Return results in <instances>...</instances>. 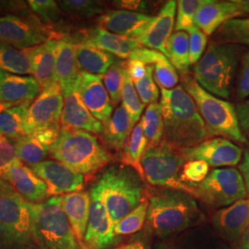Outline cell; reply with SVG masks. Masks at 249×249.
<instances>
[{
  "label": "cell",
  "instance_id": "6da1fadb",
  "mask_svg": "<svg viewBox=\"0 0 249 249\" xmlns=\"http://www.w3.org/2000/svg\"><path fill=\"white\" fill-rule=\"evenodd\" d=\"M163 119L162 142L178 149L192 148L209 140L210 134L196 105L182 85L160 89Z\"/></svg>",
  "mask_w": 249,
  "mask_h": 249
},
{
  "label": "cell",
  "instance_id": "7a4b0ae2",
  "mask_svg": "<svg viewBox=\"0 0 249 249\" xmlns=\"http://www.w3.org/2000/svg\"><path fill=\"white\" fill-rule=\"evenodd\" d=\"M201 219L194 196L185 192L164 188L148 199L147 223L161 238L179 233Z\"/></svg>",
  "mask_w": 249,
  "mask_h": 249
},
{
  "label": "cell",
  "instance_id": "3957f363",
  "mask_svg": "<svg viewBox=\"0 0 249 249\" xmlns=\"http://www.w3.org/2000/svg\"><path fill=\"white\" fill-rule=\"evenodd\" d=\"M143 180L127 165H112L91 186L97 190L114 225L146 199Z\"/></svg>",
  "mask_w": 249,
  "mask_h": 249
},
{
  "label": "cell",
  "instance_id": "277c9868",
  "mask_svg": "<svg viewBox=\"0 0 249 249\" xmlns=\"http://www.w3.org/2000/svg\"><path fill=\"white\" fill-rule=\"evenodd\" d=\"M49 154L83 176L98 172L111 160V155L94 135L62 127L57 140L49 146Z\"/></svg>",
  "mask_w": 249,
  "mask_h": 249
},
{
  "label": "cell",
  "instance_id": "5b68a950",
  "mask_svg": "<svg viewBox=\"0 0 249 249\" xmlns=\"http://www.w3.org/2000/svg\"><path fill=\"white\" fill-rule=\"evenodd\" d=\"M0 249H40L29 203L0 178Z\"/></svg>",
  "mask_w": 249,
  "mask_h": 249
},
{
  "label": "cell",
  "instance_id": "8992f818",
  "mask_svg": "<svg viewBox=\"0 0 249 249\" xmlns=\"http://www.w3.org/2000/svg\"><path fill=\"white\" fill-rule=\"evenodd\" d=\"M182 87L193 99L210 137L221 136L236 142H248L232 104L208 92L188 75H183Z\"/></svg>",
  "mask_w": 249,
  "mask_h": 249
},
{
  "label": "cell",
  "instance_id": "52a82bcc",
  "mask_svg": "<svg viewBox=\"0 0 249 249\" xmlns=\"http://www.w3.org/2000/svg\"><path fill=\"white\" fill-rule=\"evenodd\" d=\"M29 208L40 249H80L63 211L62 196L49 197L40 204L29 203Z\"/></svg>",
  "mask_w": 249,
  "mask_h": 249
},
{
  "label": "cell",
  "instance_id": "ba28073f",
  "mask_svg": "<svg viewBox=\"0 0 249 249\" xmlns=\"http://www.w3.org/2000/svg\"><path fill=\"white\" fill-rule=\"evenodd\" d=\"M237 65L238 56L232 45L212 44L194 65L193 78L208 92L228 99Z\"/></svg>",
  "mask_w": 249,
  "mask_h": 249
},
{
  "label": "cell",
  "instance_id": "9c48e42d",
  "mask_svg": "<svg viewBox=\"0 0 249 249\" xmlns=\"http://www.w3.org/2000/svg\"><path fill=\"white\" fill-rule=\"evenodd\" d=\"M186 160L180 150L164 142L147 148L142 160L144 179L154 187H164L187 193L192 196V188L180 179V172Z\"/></svg>",
  "mask_w": 249,
  "mask_h": 249
},
{
  "label": "cell",
  "instance_id": "30bf717a",
  "mask_svg": "<svg viewBox=\"0 0 249 249\" xmlns=\"http://www.w3.org/2000/svg\"><path fill=\"white\" fill-rule=\"evenodd\" d=\"M190 187L192 196L212 208L223 209L249 196L240 171L232 167L212 170L202 182Z\"/></svg>",
  "mask_w": 249,
  "mask_h": 249
},
{
  "label": "cell",
  "instance_id": "8fae6325",
  "mask_svg": "<svg viewBox=\"0 0 249 249\" xmlns=\"http://www.w3.org/2000/svg\"><path fill=\"white\" fill-rule=\"evenodd\" d=\"M63 108L64 97L59 83L41 90L29 107L24 127L25 135L61 128Z\"/></svg>",
  "mask_w": 249,
  "mask_h": 249
},
{
  "label": "cell",
  "instance_id": "7c38bea8",
  "mask_svg": "<svg viewBox=\"0 0 249 249\" xmlns=\"http://www.w3.org/2000/svg\"><path fill=\"white\" fill-rule=\"evenodd\" d=\"M48 30L39 19L14 14L0 17V44L18 49L32 48L50 40Z\"/></svg>",
  "mask_w": 249,
  "mask_h": 249
},
{
  "label": "cell",
  "instance_id": "4fadbf2b",
  "mask_svg": "<svg viewBox=\"0 0 249 249\" xmlns=\"http://www.w3.org/2000/svg\"><path fill=\"white\" fill-rule=\"evenodd\" d=\"M89 196V221L83 243L91 249H111L118 243L115 225L97 190L93 187H90Z\"/></svg>",
  "mask_w": 249,
  "mask_h": 249
},
{
  "label": "cell",
  "instance_id": "5bb4252c",
  "mask_svg": "<svg viewBox=\"0 0 249 249\" xmlns=\"http://www.w3.org/2000/svg\"><path fill=\"white\" fill-rule=\"evenodd\" d=\"M180 152L186 161L203 160L213 167L235 166L243 157L240 147L224 138L209 139L195 147L182 149Z\"/></svg>",
  "mask_w": 249,
  "mask_h": 249
},
{
  "label": "cell",
  "instance_id": "9a60e30c",
  "mask_svg": "<svg viewBox=\"0 0 249 249\" xmlns=\"http://www.w3.org/2000/svg\"><path fill=\"white\" fill-rule=\"evenodd\" d=\"M30 167L46 184L48 198L81 191L84 187V176L60 161L45 160Z\"/></svg>",
  "mask_w": 249,
  "mask_h": 249
},
{
  "label": "cell",
  "instance_id": "2e32d148",
  "mask_svg": "<svg viewBox=\"0 0 249 249\" xmlns=\"http://www.w3.org/2000/svg\"><path fill=\"white\" fill-rule=\"evenodd\" d=\"M249 14V0H206L197 12L196 26L211 36L225 22Z\"/></svg>",
  "mask_w": 249,
  "mask_h": 249
},
{
  "label": "cell",
  "instance_id": "e0dca14e",
  "mask_svg": "<svg viewBox=\"0 0 249 249\" xmlns=\"http://www.w3.org/2000/svg\"><path fill=\"white\" fill-rule=\"evenodd\" d=\"M76 89L91 115L101 123L106 124L113 115L114 106L103 83L102 76L80 71L76 81Z\"/></svg>",
  "mask_w": 249,
  "mask_h": 249
},
{
  "label": "cell",
  "instance_id": "ac0fdd59",
  "mask_svg": "<svg viewBox=\"0 0 249 249\" xmlns=\"http://www.w3.org/2000/svg\"><path fill=\"white\" fill-rule=\"evenodd\" d=\"M177 7V1H167L136 40L143 47L159 51L167 57V45L170 37L173 35V30L176 26Z\"/></svg>",
  "mask_w": 249,
  "mask_h": 249
},
{
  "label": "cell",
  "instance_id": "d6986e66",
  "mask_svg": "<svg viewBox=\"0 0 249 249\" xmlns=\"http://www.w3.org/2000/svg\"><path fill=\"white\" fill-rule=\"evenodd\" d=\"M64 108L61 116V127L75 130H83L90 134H102L104 124L91 115L84 105L76 84L62 89Z\"/></svg>",
  "mask_w": 249,
  "mask_h": 249
},
{
  "label": "cell",
  "instance_id": "ffe728a7",
  "mask_svg": "<svg viewBox=\"0 0 249 249\" xmlns=\"http://www.w3.org/2000/svg\"><path fill=\"white\" fill-rule=\"evenodd\" d=\"M29 203L40 204L48 198L47 186L30 166L17 160L2 177Z\"/></svg>",
  "mask_w": 249,
  "mask_h": 249
},
{
  "label": "cell",
  "instance_id": "44dd1931",
  "mask_svg": "<svg viewBox=\"0 0 249 249\" xmlns=\"http://www.w3.org/2000/svg\"><path fill=\"white\" fill-rule=\"evenodd\" d=\"M154 16L124 9L108 10L99 16V27L116 36L136 38L150 24Z\"/></svg>",
  "mask_w": 249,
  "mask_h": 249
},
{
  "label": "cell",
  "instance_id": "7402d4cb",
  "mask_svg": "<svg viewBox=\"0 0 249 249\" xmlns=\"http://www.w3.org/2000/svg\"><path fill=\"white\" fill-rule=\"evenodd\" d=\"M213 223L226 239L239 243L249 229V197L217 211Z\"/></svg>",
  "mask_w": 249,
  "mask_h": 249
},
{
  "label": "cell",
  "instance_id": "603a6c76",
  "mask_svg": "<svg viewBox=\"0 0 249 249\" xmlns=\"http://www.w3.org/2000/svg\"><path fill=\"white\" fill-rule=\"evenodd\" d=\"M41 92L34 76H21L0 72V101L18 106L31 103Z\"/></svg>",
  "mask_w": 249,
  "mask_h": 249
},
{
  "label": "cell",
  "instance_id": "cb8c5ba5",
  "mask_svg": "<svg viewBox=\"0 0 249 249\" xmlns=\"http://www.w3.org/2000/svg\"><path fill=\"white\" fill-rule=\"evenodd\" d=\"M90 196L87 191H78L62 196V208L76 238L83 242L89 221Z\"/></svg>",
  "mask_w": 249,
  "mask_h": 249
},
{
  "label": "cell",
  "instance_id": "d4e9b609",
  "mask_svg": "<svg viewBox=\"0 0 249 249\" xmlns=\"http://www.w3.org/2000/svg\"><path fill=\"white\" fill-rule=\"evenodd\" d=\"M55 74L61 89L76 84L80 71L76 58L75 44L69 39L55 40Z\"/></svg>",
  "mask_w": 249,
  "mask_h": 249
},
{
  "label": "cell",
  "instance_id": "484cf974",
  "mask_svg": "<svg viewBox=\"0 0 249 249\" xmlns=\"http://www.w3.org/2000/svg\"><path fill=\"white\" fill-rule=\"evenodd\" d=\"M55 40L50 39L42 45L33 47V76L38 81L41 90L58 83L55 74Z\"/></svg>",
  "mask_w": 249,
  "mask_h": 249
},
{
  "label": "cell",
  "instance_id": "4316f807",
  "mask_svg": "<svg viewBox=\"0 0 249 249\" xmlns=\"http://www.w3.org/2000/svg\"><path fill=\"white\" fill-rule=\"evenodd\" d=\"M86 42L121 59H128L135 50L143 47L133 38L116 36L100 27L89 33Z\"/></svg>",
  "mask_w": 249,
  "mask_h": 249
},
{
  "label": "cell",
  "instance_id": "83f0119b",
  "mask_svg": "<svg viewBox=\"0 0 249 249\" xmlns=\"http://www.w3.org/2000/svg\"><path fill=\"white\" fill-rule=\"evenodd\" d=\"M75 52L80 71L103 76L117 61L116 57L106 51L84 41L75 45Z\"/></svg>",
  "mask_w": 249,
  "mask_h": 249
},
{
  "label": "cell",
  "instance_id": "f1b7e54d",
  "mask_svg": "<svg viewBox=\"0 0 249 249\" xmlns=\"http://www.w3.org/2000/svg\"><path fill=\"white\" fill-rule=\"evenodd\" d=\"M135 124L123 106L116 107L115 112L104 124V139L107 146L115 151L122 150L132 132Z\"/></svg>",
  "mask_w": 249,
  "mask_h": 249
},
{
  "label": "cell",
  "instance_id": "f546056e",
  "mask_svg": "<svg viewBox=\"0 0 249 249\" xmlns=\"http://www.w3.org/2000/svg\"><path fill=\"white\" fill-rule=\"evenodd\" d=\"M32 48L18 49L0 44V72L15 75H33Z\"/></svg>",
  "mask_w": 249,
  "mask_h": 249
},
{
  "label": "cell",
  "instance_id": "4dcf8cb0",
  "mask_svg": "<svg viewBox=\"0 0 249 249\" xmlns=\"http://www.w3.org/2000/svg\"><path fill=\"white\" fill-rule=\"evenodd\" d=\"M148 148V142L143 133L141 121L135 125L127 142L123 148L122 161L124 165L133 168L142 178L143 176L142 160L145 151Z\"/></svg>",
  "mask_w": 249,
  "mask_h": 249
},
{
  "label": "cell",
  "instance_id": "1f68e13d",
  "mask_svg": "<svg viewBox=\"0 0 249 249\" xmlns=\"http://www.w3.org/2000/svg\"><path fill=\"white\" fill-rule=\"evenodd\" d=\"M31 103L10 107L0 114V133L10 139L24 136L27 114Z\"/></svg>",
  "mask_w": 249,
  "mask_h": 249
},
{
  "label": "cell",
  "instance_id": "d6a6232c",
  "mask_svg": "<svg viewBox=\"0 0 249 249\" xmlns=\"http://www.w3.org/2000/svg\"><path fill=\"white\" fill-rule=\"evenodd\" d=\"M143 133L148 142V148L159 145L163 139V119L160 103L149 105L142 116Z\"/></svg>",
  "mask_w": 249,
  "mask_h": 249
},
{
  "label": "cell",
  "instance_id": "836d02e7",
  "mask_svg": "<svg viewBox=\"0 0 249 249\" xmlns=\"http://www.w3.org/2000/svg\"><path fill=\"white\" fill-rule=\"evenodd\" d=\"M18 160L30 166L44 161L49 155V147L33 135L20 136L14 140Z\"/></svg>",
  "mask_w": 249,
  "mask_h": 249
},
{
  "label": "cell",
  "instance_id": "e575fe53",
  "mask_svg": "<svg viewBox=\"0 0 249 249\" xmlns=\"http://www.w3.org/2000/svg\"><path fill=\"white\" fill-rule=\"evenodd\" d=\"M168 59L174 68L183 75L189 70V36L186 32H175L167 45Z\"/></svg>",
  "mask_w": 249,
  "mask_h": 249
},
{
  "label": "cell",
  "instance_id": "d590c367",
  "mask_svg": "<svg viewBox=\"0 0 249 249\" xmlns=\"http://www.w3.org/2000/svg\"><path fill=\"white\" fill-rule=\"evenodd\" d=\"M217 37L223 44L249 45V17L225 22L217 30Z\"/></svg>",
  "mask_w": 249,
  "mask_h": 249
},
{
  "label": "cell",
  "instance_id": "8d00e7d4",
  "mask_svg": "<svg viewBox=\"0 0 249 249\" xmlns=\"http://www.w3.org/2000/svg\"><path fill=\"white\" fill-rule=\"evenodd\" d=\"M64 13L72 18H89L106 12L103 2L95 0H62L57 2Z\"/></svg>",
  "mask_w": 249,
  "mask_h": 249
},
{
  "label": "cell",
  "instance_id": "74e56055",
  "mask_svg": "<svg viewBox=\"0 0 249 249\" xmlns=\"http://www.w3.org/2000/svg\"><path fill=\"white\" fill-rule=\"evenodd\" d=\"M121 102L122 106L130 116L132 123L136 124L137 122H139L141 116L142 115L145 105L140 98L134 86L133 81L126 71V69L124 70V80L121 91Z\"/></svg>",
  "mask_w": 249,
  "mask_h": 249
},
{
  "label": "cell",
  "instance_id": "f35d334b",
  "mask_svg": "<svg viewBox=\"0 0 249 249\" xmlns=\"http://www.w3.org/2000/svg\"><path fill=\"white\" fill-rule=\"evenodd\" d=\"M148 214V199H144L141 204L130 213L127 214L119 223L115 225V233L120 235L132 234L142 229L147 222Z\"/></svg>",
  "mask_w": 249,
  "mask_h": 249
},
{
  "label": "cell",
  "instance_id": "ab89813d",
  "mask_svg": "<svg viewBox=\"0 0 249 249\" xmlns=\"http://www.w3.org/2000/svg\"><path fill=\"white\" fill-rule=\"evenodd\" d=\"M206 0H179L178 2V16L176 18V32L188 33L196 26V18L198 10Z\"/></svg>",
  "mask_w": 249,
  "mask_h": 249
},
{
  "label": "cell",
  "instance_id": "60d3db41",
  "mask_svg": "<svg viewBox=\"0 0 249 249\" xmlns=\"http://www.w3.org/2000/svg\"><path fill=\"white\" fill-rule=\"evenodd\" d=\"M124 70L125 64L117 60L107 71V73L102 76L105 87L114 107L117 106L121 101V91L124 80Z\"/></svg>",
  "mask_w": 249,
  "mask_h": 249
},
{
  "label": "cell",
  "instance_id": "b9f144b4",
  "mask_svg": "<svg viewBox=\"0 0 249 249\" xmlns=\"http://www.w3.org/2000/svg\"><path fill=\"white\" fill-rule=\"evenodd\" d=\"M29 6L42 21L47 25L60 22L62 10L57 2L53 0H30Z\"/></svg>",
  "mask_w": 249,
  "mask_h": 249
},
{
  "label": "cell",
  "instance_id": "7bdbcfd3",
  "mask_svg": "<svg viewBox=\"0 0 249 249\" xmlns=\"http://www.w3.org/2000/svg\"><path fill=\"white\" fill-rule=\"evenodd\" d=\"M133 83L140 98L145 106L157 103L160 93L153 78V66L148 65L146 75L141 80H135Z\"/></svg>",
  "mask_w": 249,
  "mask_h": 249
},
{
  "label": "cell",
  "instance_id": "ee69618b",
  "mask_svg": "<svg viewBox=\"0 0 249 249\" xmlns=\"http://www.w3.org/2000/svg\"><path fill=\"white\" fill-rule=\"evenodd\" d=\"M153 78L160 89H172L178 87L179 82L177 70L168 58L153 65Z\"/></svg>",
  "mask_w": 249,
  "mask_h": 249
},
{
  "label": "cell",
  "instance_id": "f6af8a7d",
  "mask_svg": "<svg viewBox=\"0 0 249 249\" xmlns=\"http://www.w3.org/2000/svg\"><path fill=\"white\" fill-rule=\"evenodd\" d=\"M210 173V166L203 160H189L184 164L180 179L188 186L196 185L202 182Z\"/></svg>",
  "mask_w": 249,
  "mask_h": 249
},
{
  "label": "cell",
  "instance_id": "bcb514c9",
  "mask_svg": "<svg viewBox=\"0 0 249 249\" xmlns=\"http://www.w3.org/2000/svg\"><path fill=\"white\" fill-rule=\"evenodd\" d=\"M187 34L189 36V62L190 65H195L203 55L208 38L196 26L192 28Z\"/></svg>",
  "mask_w": 249,
  "mask_h": 249
},
{
  "label": "cell",
  "instance_id": "7dc6e473",
  "mask_svg": "<svg viewBox=\"0 0 249 249\" xmlns=\"http://www.w3.org/2000/svg\"><path fill=\"white\" fill-rule=\"evenodd\" d=\"M18 160L16 145L13 139L2 136L0 139V178H2Z\"/></svg>",
  "mask_w": 249,
  "mask_h": 249
},
{
  "label": "cell",
  "instance_id": "c3c4849f",
  "mask_svg": "<svg viewBox=\"0 0 249 249\" xmlns=\"http://www.w3.org/2000/svg\"><path fill=\"white\" fill-rule=\"evenodd\" d=\"M235 93L238 100H244L249 96V53L244 56Z\"/></svg>",
  "mask_w": 249,
  "mask_h": 249
},
{
  "label": "cell",
  "instance_id": "681fc988",
  "mask_svg": "<svg viewBox=\"0 0 249 249\" xmlns=\"http://www.w3.org/2000/svg\"><path fill=\"white\" fill-rule=\"evenodd\" d=\"M165 58H167V57L159 51L145 48V47H141V48L135 50L128 59L141 61V62L144 63L147 66L148 65L153 66L156 63L161 61Z\"/></svg>",
  "mask_w": 249,
  "mask_h": 249
},
{
  "label": "cell",
  "instance_id": "f907efd6",
  "mask_svg": "<svg viewBox=\"0 0 249 249\" xmlns=\"http://www.w3.org/2000/svg\"><path fill=\"white\" fill-rule=\"evenodd\" d=\"M235 111L242 132L249 134V100L238 104L235 107Z\"/></svg>",
  "mask_w": 249,
  "mask_h": 249
},
{
  "label": "cell",
  "instance_id": "816d5d0a",
  "mask_svg": "<svg viewBox=\"0 0 249 249\" xmlns=\"http://www.w3.org/2000/svg\"><path fill=\"white\" fill-rule=\"evenodd\" d=\"M125 69L132 81H135V80L142 79L143 77L146 75L147 65L138 60L128 59V61L125 65Z\"/></svg>",
  "mask_w": 249,
  "mask_h": 249
},
{
  "label": "cell",
  "instance_id": "f5cc1de1",
  "mask_svg": "<svg viewBox=\"0 0 249 249\" xmlns=\"http://www.w3.org/2000/svg\"><path fill=\"white\" fill-rule=\"evenodd\" d=\"M116 6L123 8L124 10H129L134 12L144 13L146 10V3L143 1H136V0H123V1H116Z\"/></svg>",
  "mask_w": 249,
  "mask_h": 249
},
{
  "label": "cell",
  "instance_id": "db71d44e",
  "mask_svg": "<svg viewBox=\"0 0 249 249\" xmlns=\"http://www.w3.org/2000/svg\"><path fill=\"white\" fill-rule=\"evenodd\" d=\"M239 171L244 178L248 196H249V143L247 148L245 149V151H243V157L239 163Z\"/></svg>",
  "mask_w": 249,
  "mask_h": 249
},
{
  "label": "cell",
  "instance_id": "11a10c76",
  "mask_svg": "<svg viewBox=\"0 0 249 249\" xmlns=\"http://www.w3.org/2000/svg\"><path fill=\"white\" fill-rule=\"evenodd\" d=\"M126 249H151L146 241L139 240L126 245Z\"/></svg>",
  "mask_w": 249,
  "mask_h": 249
},
{
  "label": "cell",
  "instance_id": "9f6ffc18",
  "mask_svg": "<svg viewBox=\"0 0 249 249\" xmlns=\"http://www.w3.org/2000/svg\"><path fill=\"white\" fill-rule=\"evenodd\" d=\"M238 244H239V249H249V229L242 236Z\"/></svg>",
  "mask_w": 249,
  "mask_h": 249
},
{
  "label": "cell",
  "instance_id": "6f0895ef",
  "mask_svg": "<svg viewBox=\"0 0 249 249\" xmlns=\"http://www.w3.org/2000/svg\"><path fill=\"white\" fill-rule=\"evenodd\" d=\"M155 249H183V248L174 243H163L159 245Z\"/></svg>",
  "mask_w": 249,
  "mask_h": 249
},
{
  "label": "cell",
  "instance_id": "680465c9",
  "mask_svg": "<svg viewBox=\"0 0 249 249\" xmlns=\"http://www.w3.org/2000/svg\"><path fill=\"white\" fill-rule=\"evenodd\" d=\"M15 107V105L13 104H9V103H4L0 101V114L3 113L4 111H6L7 109H9L10 107Z\"/></svg>",
  "mask_w": 249,
  "mask_h": 249
},
{
  "label": "cell",
  "instance_id": "91938a15",
  "mask_svg": "<svg viewBox=\"0 0 249 249\" xmlns=\"http://www.w3.org/2000/svg\"><path fill=\"white\" fill-rule=\"evenodd\" d=\"M80 249H89V247H87L83 242H80ZM126 249V245H125V246H121V247H117V248H115V249Z\"/></svg>",
  "mask_w": 249,
  "mask_h": 249
},
{
  "label": "cell",
  "instance_id": "94428289",
  "mask_svg": "<svg viewBox=\"0 0 249 249\" xmlns=\"http://www.w3.org/2000/svg\"><path fill=\"white\" fill-rule=\"evenodd\" d=\"M2 136H3V135H2V134L0 133V139H1V138H2Z\"/></svg>",
  "mask_w": 249,
  "mask_h": 249
}]
</instances>
